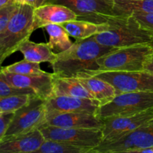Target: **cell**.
Wrapping results in <instances>:
<instances>
[{
	"label": "cell",
	"instance_id": "1",
	"mask_svg": "<svg viewBox=\"0 0 153 153\" xmlns=\"http://www.w3.org/2000/svg\"><path fill=\"white\" fill-rule=\"evenodd\" d=\"M116 48L99 43L94 36L76 39L67 50L57 54L56 60L51 64L56 77L78 78L97 71V60Z\"/></svg>",
	"mask_w": 153,
	"mask_h": 153
},
{
	"label": "cell",
	"instance_id": "2",
	"mask_svg": "<svg viewBox=\"0 0 153 153\" xmlns=\"http://www.w3.org/2000/svg\"><path fill=\"white\" fill-rule=\"evenodd\" d=\"M108 22L107 30L94 35L100 44L114 48L140 44L153 46V32L143 28L131 14L117 15Z\"/></svg>",
	"mask_w": 153,
	"mask_h": 153
},
{
	"label": "cell",
	"instance_id": "3",
	"mask_svg": "<svg viewBox=\"0 0 153 153\" xmlns=\"http://www.w3.org/2000/svg\"><path fill=\"white\" fill-rule=\"evenodd\" d=\"M152 58V45L140 44L116 48L97 60L100 69L95 72L144 70L146 64Z\"/></svg>",
	"mask_w": 153,
	"mask_h": 153
},
{
	"label": "cell",
	"instance_id": "4",
	"mask_svg": "<svg viewBox=\"0 0 153 153\" xmlns=\"http://www.w3.org/2000/svg\"><path fill=\"white\" fill-rule=\"evenodd\" d=\"M34 8L28 4H19L5 30L0 34V64L19 50L34 31Z\"/></svg>",
	"mask_w": 153,
	"mask_h": 153
},
{
	"label": "cell",
	"instance_id": "5",
	"mask_svg": "<svg viewBox=\"0 0 153 153\" xmlns=\"http://www.w3.org/2000/svg\"><path fill=\"white\" fill-rule=\"evenodd\" d=\"M46 122V100L37 95L33 96L26 105L15 112L10 127L0 142L39 129Z\"/></svg>",
	"mask_w": 153,
	"mask_h": 153
},
{
	"label": "cell",
	"instance_id": "6",
	"mask_svg": "<svg viewBox=\"0 0 153 153\" xmlns=\"http://www.w3.org/2000/svg\"><path fill=\"white\" fill-rule=\"evenodd\" d=\"M153 109V92H126L99 107L97 115L102 120L111 117L131 116Z\"/></svg>",
	"mask_w": 153,
	"mask_h": 153
},
{
	"label": "cell",
	"instance_id": "7",
	"mask_svg": "<svg viewBox=\"0 0 153 153\" xmlns=\"http://www.w3.org/2000/svg\"><path fill=\"white\" fill-rule=\"evenodd\" d=\"M87 76H95L109 82L114 87L117 94L126 92H153V74L146 70L100 71Z\"/></svg>",
	"mask_w": 153,
	"mask_h": 153
},
{
	"label": "cell",
	"instance_id": "8",
	"mask_svg": "<svg viewBox=\"0 0 153 153\" xmlns=\"http://www.w3.org/2000/svg\"><path fill=\"white\" fill-rule=\"evenodd\" d=\"M150 147H153V118L117 140L100 143L91 153L139 152Z\"/></svg>",
	"mask_w": 153,
	"mask_h": 153
},
{
	"label": "cell",
	"instance_id": "9",
	"mask_svg": "<svg viewBox=\"0 0 153 153\" xmlns=\"http://www.w3.org/2000/svg\"><path fill=\"white\" fill-rule=\"evenodd\" d=\"M40 129L46 140L64 142L91 149L98 146L103 140L101 129L63 128L47 125L43 126Z\"/></svg>",
	"mask_w": 153,
	"mask_h": 153
},
{
	"label": "cell",
	"instance_id": "10",
	"mask_svg": "<svg viewBox=\"0 0 153 153\" xmlns=\"http://www.w3.org/2000/svg\"><path fill=\"white\" fill-rule=\"evenodd\" d=\"M76 13L78 19L95 23H106L116 17L114 0H57Z\"/></svg>",
	"mask_w": 153,
	"mask_h": 153
},
{
	"label": "cell",
	"instance_id": "11",
	"mask_svg": "<svg viewBox=\"0 0 153 153\" xmlns=\"http://www.w3.org/2000/svg\"><path fill=\"white\" fill-rule=\"evenodd\" d=\"M152 118L153 109L131 116L111 117L105 118L103 120L104 126L102 129L103 140L101 143L117 140L135 130Z\"/></svg>",
	"mask_w": 153,
	"mask_h": 153
},
{
	"label": "cell",
	"instance_id": "12",
	"mask_svg": "<svg viewBox=\"0 0 153 153\" xmlns=\"http://www.w3.org/2000/svg\"><path fill=\"white\" fill-rule=\"evenodd\" d=\"M0 79L13 86L33 90L43 100L53 97L54 73L26 76L0 71Z\"/></svg>",
	"mask_w": 153,
	"mask_h": 153
},
{
	"label": "cell",
	"instance_id": "13",
	"mask_svg": "<svg viewBox=\"0 0 153 153\" xmlns=\"http://www.w3.org/2000/svg\"><path fill=\"white\" fill-rule=\"evenodd\" d=\"M101 105L97 100L80 97L58 96L46 100L47 121L58 114L70 112H89L97 114Z\"/></svg>",
	"mask_w": 153,
	"mask_h": 153
},
{
	"label": "cell",
	"instance_id": "14",
	"mask_svg": "<svg viewBox=\"0 0 153 153\" xmlns=\"http://www.w3.org/2000/svg\"><path fill=\"white\" fill-rule=\"evenodd\" d=\"M78 19L76 13L65 5L56 3L45 4L34 10V28H44L49 24H63Z\"/></svg>",
	"mask_w": 153,
	"mask_h": 153
},
{
	"label": "cell",
	"instance_id": "15",
	"mask_svg": "<svg viewBox=\"0 0 153 153\" xmlns=\"http://www.w3.org/2000/svg\"><path fill=\"white\" fill-rule=\"evenodd\" d=\"M45 125L63 128L102 129L104 122L97 114L89 112H70L51 118Z\"/></svg>",
	"mask_w": 153,
	"mask_h": 153
},
{
	"label": "cell",
	"instance_id": "16",
	"mask_svg": "<svg viewBox=\"0 0 153 153\" xmlns=\"http://www.w3.org/2000/svg\"><path fill=\"white\" fill-rule=\"evenodd\" d=\"M45 140L46 138L43 136L41 130L39 128L28 134L0 142V152L36 153Z\"/></svg>",
	"mask_w": 153,
	"mask_h": 153
},
{
	"label": "cell",
	"instance_id": "17",
	"mask_svg": "<svg viewBox=\"0 0 153 153\" xmlns=\"http://www.w3.org/2000/svg\"><path fill=\"white\" fill-rule=\"evenodd\" d=\"M76 79L82 83L95 100L100 102L101 105L110 102L117 95L116 89L111 84L100 78L86 76Z\"/></svg>",
	"mask_w": 153,
	"mask_h": 153
},
{
	"label": "cell",
	"instance_id": "18",
	"mask_svg": "<svg viewBox=\"0 0 153 153\" xmlns=\"http://www.w3.org/2000/svg\"><path fill=\"white\" fill-rule=\"evenodd\" d=\"M58 96H68L95 100L77 79L56 77L54 75L53 97Z\"/></svg>",
	"mask_w": 153,
	"mask_h": 153
},
{
	"label": "cell",
	"instance_id": "19",
	"mask_svg": "<svg viewBox=\"0 0 153 153\" xmlns=\"http://www.w3.org/2000/svg\"><path fill=\"white\" fill-rule=\"evenodd\" d=\"M25 59L31 62L53 63L56 60L57 55L49 48L48 43H34L28 40H25L19 48Z\"/></svg>",
	"mask_w": 153,
	"mask_h": 153
},
{
	"label": "cell",
	"instance_id": "20",
	"mask_svg": "<svg viewBox=\"0 0 153 153\" xmlns=\"http://www.w3.org/2000/svg\"><path fill=\"white\" fill-rule=\"evenodd\" d=\"M70 36L76 39H86L107 30L108 22L98 24L89 21L76 20L70 21L61 24Z\"/></svg>",
	"mask_w": 153,
	"mask_h": 153
},
{
	"label": "cell",
	"instance_id": "21",
	"mask_svg": "<svg viewBox=\"0 0 153 153\" xmlns=\"http://www.w3.org/2000/svg\"><path fill=\"white\" fill-rule=\"evenodd\" d=\"M49 35V48L55 54L61 53L71 47L70 34L61 24H49L44 27Z\"/></svg>",
	"mask_w": 153,
	"mask_h": 153
},
{
	"label": "cell",
	"instance_id": "22",
	"mask_svg": "<svg viewBox=\"0 0 153 153\" xmlns=\"http://www.w3.org/2000/svg\"><path fill=\"white\" fill-rule=\"evenodd\" d=\"M116 15H128L140 11L153 13V0H114Z\"/></svg>",
	"mask_w": 153,
	"mask_h": 153
},
{
	"label": "cell",
	"instance_id": "23",
	"mask_svg": "<svg viewBox=\"0 0 153 153\" xmlns=\"http://www.w3.org/2000/svg\"><path fill=\"white\" fill-rule=\"evenodd\" d=\"M90 148L81 147L64 142L46 140L36 153H91Z\"/></svg>",
	"mask_w": 153,
	"mask_h": 153
},
{
	"label": "cell",
	"instance_id": "24",
	"mask_svg": "<svg viewBox=\"0 0 153 153\" xmlns=\"http://www.w3.org/2000/svg\"><path fill=\"white\" fill-rule=\"evenodd\" d=\"M1 71L6 73H15L19 75H26V76H32V75H43L46 73L41 70L39 63L31 62L25 59L14 64H10L6 67H2Z\"/></svg>",
	"mask_w": 153,
	"mask_h": 153
},
{
	"label": "cell",
	"instance_id": "25",
	"mask_svg": "<svg viewBox=\"0 0 153 153\" xmlns=\"http://www.w3.org/2000/svg\"><path fill=\"white\" fill-rule=\"evenodd\" d=\"M33 96L31 94H19L0 98V113L15 112L26 105Z\"/></svg>",
	"mask_w": 153,
	"mask_h": 153
},
{
	"label": "cell",
	"instance_id": "26",
	"mask_svg": "<svg viewBox=\"0 0 153 153\" xmlns=\"http://www.w3.org/2000/svg\"><path fill=\"white\" fill-rule=\"evenodd\" d=\"M19 94L37 95L33 90L13 86L4 82L2 79H0V98L13 95H19Z\"/></svg>",
	"mask_w": 153,
	"mask_h": 153
},
{
	"label": "cell",
	"instance_id": "27",
	"mask_svg": "<svg viewBox=\"0 0 153 153\" xmlns=\"http://www.w3.org/2000/svg\"><path fill=\"white\" fill-rule=\"evenodd\" d=\"M19 4L15 1L9 3L2 7H0V34L5 30L13 15L17 10Z\"/></svg>",
	"mask_w": 153,
	"mask_h": 153
},
{
	"label": "cell",
	"instance_id": "28",
	"mask_svg": "<svg viewBox=\"0 0 153 153\" xmlns=\"http://www.w3.org/2000/svg\"><path fill=\"white\" fill-rule=\"evenodd\" d=\"M130 14L132 15L137 19L143 28L153 32V13L136 11Z\"/></svg>",
	"mask_w": 153,
	"mask_h": 153
},
{
	"label": "cell",
	"instance_id": "29",
	"mask_svg": "<svg viewBox=\"0 0 153 153\" xmlns=\"http://www.w3.org/2000/svg\"><path fill=\"white\" fill-rule=\"evenodd\" d=\"M14 114L15 113H13V112L0 113V140L3 138L6 131L10 127Z\"/></svg>",
	"mask_w": 153,
	"mask_h": 153
},
{
	"label": "cell",
	"instance_id": "30",
	"mask_svg": "<svg viewBox=\"0 0 153 153\" xmlns=\"http://www.w3.org/2000/svg\"><path fill=\"white\" fill-rule=\"evenodd\" d=\"M15 2L19 4H28L34 9L50 3H56L57 0H14Z\"/></svg>",
	"mask_w": 153,
	"mask_h": 153
},
{
	"label": "cell",
	"instance_id": "31",
	"mask_svg": "<svg viewBox=\"0 0 153 153\" xmlns=\"http://www.w3.org/2000/svg\"><path fill=\"white\" fill-rule=\"evenodd\" d=\"M144 70H146V71L149 72V73L153 74V58L146 64Z\"/></svg>",
	"mask_w": 153,
	"mask_h": 153
},
{
	"label": "cell",
	"instance_id": "32",
	"mask_svg": "<svg viewBox=\"0 0 153 153\" xmlns=\"http://www.w3.org/2000/svg\"><path fill=\"white\" fill-rule=\"evenodd\" d=\"M12 1H15L14 0H0V7H2L5 6L6 4H9V3L12 2Z\"/></svg>",
	"mask_w": 153,
	"mask_h": 153
}]
</instances>
